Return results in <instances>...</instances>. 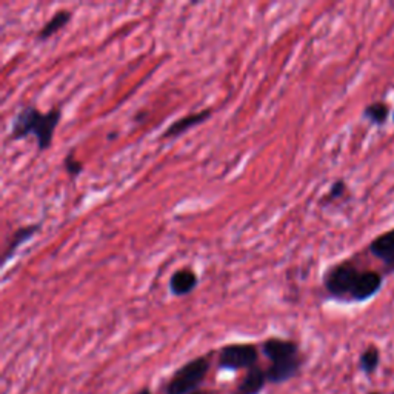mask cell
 Returning <instances> with one entry per match:
<instances>
[{"label":"cell","instance_id":"cell-1","mask_svg":"<svg viewBox=\"0 0 394 394\" xmlns=\"http://www.w3.org/2000/svg\"><path fill=\"white\" fill-rule=\"evenodd\" d=\"M62 119V110L52 108L48 112H42L33 105H27L22 108L13 120V128L10 139L22 140L28 136H34L39 151H47L51 148L54 140V133Z\"/></svg>","mask_w":394,"mask_h":394},{"label":"cell","instance_id":"cell-2","mask_svg":"<svg viewBox=\"0 0 394 394\" xmlns=\"http://www.w3.org/2000/svg\"><path fill=\"white\" fill-rule=\"evenodd\" d=\"M262 351L271 360V367L267 371L270 382H286L299 373L302 358L299 345L293 340L270 337L262 344Z\"/></svg>","mask_w":394,"mask_h":394},{"label":"cell","instance_id":"cell-3","mask_svg":"<svg viewBox=\"0 0 394 394\" xmlns=\"http://www.w3.org/2000/svg\"><path fill=\"white\" fill-rule=\"evenodd\" d=\"M362 270L350 261L333 265L323 276V286L331 298L351 300V296L359 282Z\"/></svg>","mask_w":394,"mask_h":394},{"label":"cell","instance_id":"cell-4","mask_svg":"<svg viewBox=\"0 0 394 394\" xmlns=\"http://www.w3.org/2000/svg\"><path fill=\"white\" fill-rule=\"evenodd\" d=\"M210 370V362L205 356L196 358L180 367L176 373L173 374L171 381L166 385V393L168 394H188L197 388L203 379H205Z\"/></svg>","mask_w":394,"mask_h":394},{"label":"cell","instance_id":"cell-5","mask_svg":"<svg viewBox=\"0 0 394 394\" xmlns=\"http://www.w3.org/2000/svg\"><path fill=\"white\" fill-rule=\"evenodd\" d=\"M259 358L257 348L253 344H230L224 346L219 356V365L224 370L253 368Z\"/></svg>","mask_w":394,"mask_h":394},{"label":"cell","instance_id":"cell-6","mask_svg":"<svg viewBox=\"0 0 394 394\" xmlns=\"http://www.w3.org/2000/svg\"><path fill=\"white\" fill-rule=\"evenodd\" d=\"M368 249L376 259L384 263L386 272H394V228L371 240Z\"/></svg>","mask_w":394,"mask_h":394},{"label":"cell","instance_id":"cell-7","mask_svg":"<svg viewBox=\"0 0 394 394\" xmlns=\"http://www.w3.org/2000/svg\"><path fill=\"white\" fill-rule=\"evenodd\" d=\"M384 285V276L381 272L373 270L362 271L359 282L356 285V290L351 296V302H365L381 291Z\"/></svg>","mask_w":394,"mask_h":394},{"label":"cell","instance_id":"cell-8","mask_svg":"<svg viewBox=\"0 0 394 394\" xmlns=\"http://www.w3.org/2000/svg\"><path fill=\"white\" fill-rule=\"evenodd\" d=\"M213 115V110H202V111H197V112H193V115H188V116H184V117H180L177 120H174V122L166 128V130L163 131L162 134V139H174V138H179L180 134H184L187 131L191 130V128L197 126V125H200L205 122V120Z\"/></svg>","mask_w":394,"mask_h":394},{"label":"cell","instance_id":"cell-9","mask_svg":"<svg viewBox=\"0 0 394 394\" xmlns=\"http://www.w3.org/2000/svg\"><path fill=\"white\" fill-rule=\"evenodd\" d=\"M41 226H42V224L25 225V226H20L19 230H16V231L13 233V238H11V240H10V244H8V247H6L5 253H3V256H2V265H3V267L13 259L14 256H16L17 249H19L22 245L27 244V242H29V240H31V239L36 236L37 231L41 230Z\"/></svg>","mask_w":394,"mask_h":394},{"label":"cell","instance_id":"cell-10","mask_svg":"<svg viewBox=\"0 0 394 394\" xmlns=\"http://www.w3.org/2000/svg\"><path fill=\"white\" fill-rule=\"evenodd\" d=\"M199 285V277L191 268H180L170 279V291L174 296H187Z\"/></svg>","mask_w":394,"mask_h":394},{"label":"cell","instance_id":"cell-11","mask_svg":"<svg viewBox=\"0 0 394 394\" xmlns=\"http://www.w3.org/2000/svg\"><path fill=\"white\" fill-rule=\"evenodd\" d=\"M268 381L267 373L259 367H253L248 370L247 376L244 377V381L240 382V385L238 386V391L234 394H259L265 382Z\"/></svg>","mask_w":394,"mask_h":394},{"label":"cell","instance_id":"cell-12","mask_svg":"<svg viewBox=\"0 0 394 394\" xmlns=\"http://www.w3.org/2000/svg\"><path fill=\"white\" fill-rule=\"evenodd\" d=\"M73 19V13L70 10H59L56 11L54 16H52L47 24L43 25V28L41 29L39 33H37L36 39L39 42H45L51 39L52 36L56 33H59L60 29H64L68 24H70V20Z\"/></svg>","mask_w":394,"mask_h":394},{"label":"cell","instance_id":"cell-13","mask_svg":"<svg viewBox=\"0 0 394 394\" xmlns=\"http://www.w3.org/2000/svg\"><path fill=\"white\" fill-rule=\"evenodd\" d=\"M390 116V107L385 102H373L368 107L363 108V117H365L370 124L382 126Z\"/></svg>","mask_w":394,"mask_h":394},{"label":"cell","instance_id":"cell-14","mask_svg":"<svg viewBox=\"0 0 394 394\" xmlns=\"http://www.w3.org/2000/svg\"><path fill=\"white\" fill-rule=\"evenodd\" d=\"M379 363H381V351L377 346H368L359 358V367L367 376L374 373L379 368Z\"/></svg>","mask_w":394,"mask_h":394},{"label":"cell","instance_id":"cell-15","mask_svg":"<svg viewBox=\"0 0 394 394\" xmlns=\"http://www.w3.org/2000/svg\"><path fill=\"white\" fill-rule=\"evenodd\" d=\"M64 168L68 173V176H70L73 180L78 179L82 171H83V163L80 161H78L74 156V151H70L64 159Z\"/></svg>","mask_w":394,"mask_h":394},{"label":"cell","instance_id":"cell-16","mask_svg":"<svg viewBox=\"0 0 394 394\" xmlns=\"http://www.w3.org/2000/svg\"><path fill=\"white\" fill-rule=\"evenodd\" d=\"M345 193H346V184H345V182L344 180H336L335 184L331 185L328 194L325 196V197H327L328 202H331V200H337V199H340V197H344Z\"/></svg>","mask_w":394,"mask_h":394},{"label":"cell","instance_id":"cell-17","mask_svg":"<svg viewBox=\"0 0 394 394\" xmlns=\"http://www.w3.org/2000/svg\"><path fill=\"white\" fill-rule=\"evenodd\" d=\"M138 394H151V391H149L148 388H145V390H142V391H139Z\"/></svg>","mask_w":394,"mask_h":394},{"label":"cell","instance_id":"cell-18","mask_svg":"<svg viewBox=\"0 0 394 394\" xmlns=\"http://www.w3.org/2000/svg\"><path fill=\"white\" fill-rule=\"evenodd\" d=\"M191 394H210V393H205V391H196V393H191Z\"/></svg>","mask_w":394,"mask_h":394},{"label":"cell","instance_id":"cell-19","mask_svg":"<svg viewBox=\"0 0 394 394\" xmlns=\"http://www.w3.org/2000/svg\"><path fill=\"white\" fill-rule=\"evenodd\" d=\"M393 122H394V115H393Z\"/></svg>","mask_w":394,"mask_h":394},{"label":"cell","instance_id":"cell-20","mask_svg":"<svg viewBox=\"0 0 394 394\" xmlns=\"http://www.w3.org/2000/svg\"><path fill=\"white\" fill-rule=\"evenodd\" d=\"M371 394H379V393H371Z\"/></svg>","mask_w":394,"mask_h":394}]
</instances>
